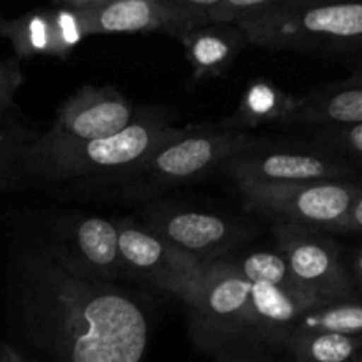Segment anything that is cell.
I'll use <instances>...</instances> for the list:
<instances>
[{
    "label": "cell",
    "instance_id": "obj_21",
    "mask_svg": "<svg viewBox=\"0 0 362 362\" xmlns=\"http://www.w3.org/2000/svg\"><path fill=\"white\" fill-rule=\"evenodd\" d=\"M293 331L361 336L362 308L357 300H339V303L322 304V306L306 311L297 320Z\"/></svg>",
    "mask_w": 362,
    "mask_h": 362
},
{
    "label": "cell",
    "instance_id": "obj_17",
    "mask_svg": "<svg viewBox=\"0 0 362 362\" xmlns=\"http://www.w3.org/2000/svg\"><path fill=\"white\" fill-rule=\"evenodd\" d=\"M73 246L76 253L73 260H62L69 264L80 260L87 267L85 271L105 279H115L124 272L119 251V226L108 219L88 218L78 223L73 232Z\"/></svg>",
    "mask_w": 362,
    "mask_h": 362
},
{
    "label": "cell",
    "instance_id": "obj_26",
    "mask_svg": "<svg viewBox=\"0 0 362 362\" xmlns=\"http://www.w3.org/2000/svg\"><path fill=\"white\" fill-rule=\"evenodd\" d=\"M218 362H258V361L250 359V357H237V356H228V354H226V356L219 357Z\"/></svg>",
    "mask_w": 362,
    "mask_h": 362
},
{
    "label": "cell",
    "instance_id": "obj_7",
    "mask_svg": "<svg viewBox=\"0 0 362 362\" xmlns=\"http://www.w3.org/2000/svg\"><path fill=\"white\" fill-rule=\"evenodd\" d=\"M124 271L173 293L193 310L198 303L209 262L182 253L152 232L133 225L119 226Z\"/></svg>",
    "mask_w": 362,
    "mask_h": 362
},
{
    "label": "cell",
    "instance_id": "obj_19",
    "mask_svg": "<svg viewBox=\"0 0 362 362\" xmlns=\"http://www.w3.org/2000/svg\"><path fill=\"white\" fill-rule=\"evenodd\" d=\"M286 345L297 362H359L361 336L293 331Z\"/></svg>",
    "mask_w": 362,
    "mask_h": 362
},
{
    "label": "cell",
    "instance_id": "obj_23",
    "mask_svg": "<svg viewBox=\"0 0 362 362\" xmlns=\"http://www.w3.org/2000/svg\"><path fill=\"white\" fill-rule=\"evenodd\" d=\"M276 0H202V21L205 23L239 25L271 9Z\"/></svg>",
    "mask_w": 362,
    "mask_h": 362
},
{
    "label": "cell",
    "instance_id": "obj_14",
    "mask_svg": "<svg viewBox=\"0 0 362 362\" xmlns=\"http://www.w3.org/2000/svg\"><path fill=\"white\" fill-rule=\"evenodd\" d=\"M250 297L255 334L274 341H286L297 320L306 311L327 304L308 293L264 285V283H251Z\"/></svg>",
    "mask_w": 362,
    "mask_h": 362
},
{
    "label": "cell",
    "instance_id": "obj_15",
    "mask_svg": "<svg viewBox=\"0 0 362 362\" xmlns=\"http://www.w3.org/2000/svg\"><path fill=\"white\" fill-rule=\"evenodd\" d=\"M187 62L197 78L221 76L247 45L244 32L235 25L205 23L180 34Z\"/></svg>",
    "mask_w": 362,
    "mask_h": 362
},
{
    "label": "cell",
    "instance_id": "obj_18",
    "mask_svg": "<svg viewBox=\"0 0 362 362\" xmlns=\"http://www.w3.org/2000/svg\"><path fill=\"white\" fill-rule=\"evenodd\" d=\"M299 108V98L283 92L267 80H258L247 87L240 101L239 112L232 119L218 124V127L205 129H230L239 127H258L265 124H283L290 126Z\"/></svg>",
    "mask_w": 362,
    "mask_h": 362
},
{
    "label": "cell",
    "instance_id": "obj_8",
    "mask_svg": "<svg viewBox=\"0 0 362 362\" xmlns=\"http://www.w3.org/2000/svg\"><path fill=\"white\" fill-rule=\"evenodd\" d=\"M276 237L279 255L303 292L327 304L352 300V278L334 244L288 221L276 225Z\"/></svg>",
    "mask_w": 362,
    "mask_h": 362
},
{
    "label": "cell",
    "instance_id": "obj_9",
    "mask_svg": "<svg viewBox=\"0 0 362 362\" xmlns=\"http://www.w3.org/2000/svg\"><path fill=\"white\" fill-rule=\"evenodd\" d=\"M81 14L85 34L165 32L179 37L198 23L182 0H66Z\"/></svg>",
    "mask_w": 362,
    "mask_h": 362
},
{
    "label": "cell",
    "instance_id": "obj_12",
    "mask_svg": "<svg viewBox=\"0 0 362 362\" xmlns=\"http://www.w3.org/2000/svg\"><path fill=\"white\" fill-rule=\"evenodd\" d=\"M225 168L235 182L257 184H297L315 180H339L352 173V165L331 161L317 154H296L276 152L267 156H255L250 152L230 158Z\"/></svg>",
    "mask_w": 362,
    "mask_h": 362
},
{
    "label": "cell",
    "instance_id": "obj_16",
    "mask_svg": "<svg viewBox=\"0 0 362 362\" xmlns=\"http://www.w3.org/2000/svg\"><path fill=\"white\" fill-rule=\"evenodd\" d=\"M354 126L362 124V88L359 81L327 85L299 98L290 126Z\"/></svg>",
    "mask_w": 362,
    "mask_h": 362
},
{
    "label": "cell",
    "instance_id": "obj_25",
    "mask_svg": "<svg viewBox=\"0 0 362 362\" xmlns=\"http://www.w3.org/2000/svg\"><path fill=\"white\" fill-rule=\"evenodd\" d=\"M0 362H25L23 357L9 345L0 346Z\"/></svg>",
    "mask_w": 362,
    "mask_h": 362
},
{
    "label": "cell",
    "instance_id": "obj_4",
    "mask_svg": "<svg viewBox=\"0 0 362 362\" xmlns=\"http://www.w3.org/2000/svg\"><path fill=\"white\" fill-rule=\"evenodd\" d=\"M247 207L281 216L299 226L334 232L362 228V189L343 180L297 184L237 182Z\"/></svg>",
    "mask_w": 362,
    "mask_h": 362
},
{
    "label": "cell",
    "instance_id": "obj_24",
    "mask_svg": "<svg viewBox=\"0 0 362 362\" xmlns=\"http://www.w3.org/2000/svg\"><path fill=\"white\" fill-rule=\"evenodd\" d=\"M23 83V74L14 60H0V115L14 106V94Z\"/></svg>",
    "mask_w": 362,
    "mask_h": 362
},
{
    "label": "cell",
    "instance_id": "obj_22",
    "mask_svg": "<svg viewBox=\"0 0 362 362\" xmlns=\"http://www.w3.org/2000/svg\"><path fill=\"white\" fill-rule=\"evenodd\" d=\"M235 271L250 283H264V285H274L279 288L293 290V292H303L299 286L293 283L290 276L288 265L285 258L279 253L272 251H257V253L247 255L240 260V264H232ZM306 293V292H303Z\"/></svg>",
    "mask_w": 362,
    "mask_h": 362
},
{
    "label": "cell",
    "instance_id": "obj_13",
    "mask_svg": "<svg viewBox=\"0 0 362 362\" xmlns=\"http://www.w3.org/2000/svg\"><path fill=\"white\" fill-rule=\"evenodd\" d=\"M148 232L202 262H212V258L235 243L233 226L219 216L207 212L182 211L161 214L156 218Z\"/></svg>",
    "mask_w": 362,
    "mask_h": 362
},
{
    "label": "cell",
    "instance_id": "obj_11",
    "mask_svg": "<svg viewBox=\"0 0 362 362\" xmlns=\"http://www.w3.org/2000/svg\"><path fill=\"white\" fill-rule=\"evenodd\" d=\"M250 293L251 283L230 262L212 260L193 311L219 334H255Z\"/></svg>",
    "mask_w": 362,
    "mask_h": 362
},
{
    "label": "cell",
    "instance_id": "obj_1",
    "mask_svg": "<svg viewBox=\"0 0 362 362\" xmlns=\"http://www.w3.org/2000/svg\"><path fill=\"white\" fill-rule=\"evenodd\" d=\"M39 267L37 317H52V346L62 362H141L148 324L136 303L53 257Z\"/></svg>",
    "mask_w": 362,
    "mask_h": 362
},
{
    "label": "cell",
    "instance_id": "obj_10",
    "mask_svg": "<svg viewBox=\"0 0 362 362\" xmlns=\"http://www.w3.org/2000/svg\"><path fill=\"white\" fill-rule=\"evenodd\" d=\"M0 37L7 39L21 59H66L87 34L81 14L59 2L13 20H0Z\"/></svg>",
    "mask_w": 362,
    "mask_h": 362
},
{
    "label": "cell",
    "instance_id": "obj_20",
    "mask_svg": "<svg viewBox=\"0 0 362 362\" xmlns=\"http://www.w3.org/2000/svg\"><path fill=\"white\" fill-rule=\"evenodd\" d=\"M35 136L37 134L20 122L14 106L0 115V191L21 184V159Z\"/></svg>",
    "mask_w": 362,
    "mask_h": 362
},
{
    "label": "cell",
    "instance_id": "obj_6",
    "mask_svg": "<svg viewBox=\"0 0 362 362\" xmlns=\"http://www.w3.org/2000/svg\"><path fill=\"white\" fill-rule=\"evenodd\" d=\"M145 119H151V115L134 108L117 88L83 85L64 101L52 126L34 138L27 152L101 140Z\"/></svg>",
    "mask_w": 362,
    "mask_h": 362
},
{
    "label": "cell",
    "instance_id": "obj_5",
    "mask_svg": "<svg viewBox=\"0 0 362 362\" xmlns=\"http://www.w3.org/2000/svg\"><path fill=\"white\" fill-rule=\"evenodd\" d=\"M262 140L250 133L193 127L186 136L172 141L129 172L106 180L115 184H180L202 175L230 158L251 152Z\"/></svg>",
    "mask_w": 362,
    "mask_h": 362
},
{
    "label": "cell",
    "instance_id": "obj_3",
    "mask_svg": "<svg viewBox=\"0 0 362 362\" xmlns=\"http://www.w3.org/2000/svg\"><path fill=\"white\" fill-rule=\"evenodd\" d=\"M239 28L246 35L247 45L272 52H338L361 42L362 6L276 0L271 9L239 25Z\"/></svg>",
    "mask_w": 362,
    "mask_h": 362
},
{
    "label": "cell",
    "instance_id": "obj_2",
    "mask_svg": "<svg viewBox=\"0 0 362 362\" xmlns=\"http://www.w3.org/2000/svg\"><path fill=\"white\" fill-rule=\"evenodd\" d=\"M189 131L145 119L101 140L27 152L21 159L20 180L21 184L30 179L53 184L80 179L110 180L133 170L161 147L186 136Z\"/></svg>",
    "mask_w": 362,
    "mask_h": 362
}]
</instances>
